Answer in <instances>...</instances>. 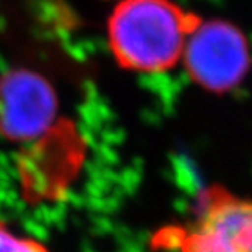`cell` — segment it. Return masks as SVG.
<instances>
[{
	"label": "cell",
	"mask_w": 252,
	"mask_h": 252,
	"mask_svg": "<svg viewBox=\"0 0 252 252\" xmlns=\"http://www.w3.org/2000/svg\"><path fill=\"white\" fill-rule=\"evenodd\" d=\"M201 22L173 0H120L108 17V46L119 67L163 73L181 61L189 37Z\"/></svg>",
	"instance_id": "obj_1"
},
{
	"label": "cell",
	"mask_w": 252,
	"mask_h": 252,
	"mask_svg": "<svg viewBox=\"0 0 252 252\" xmlns=\"http://www.w3.org/2000/svg\"><path fill=\"white\" fill-rule=\"evenodd\" d=\"M152 248L173 252H252V197L216 184L205 187L197 196L191 218L158 229Z\"/></svg>",
	"instance_id": "obj_2"
},
{
	"label": "cell",
	"mask_w": 252,
	"mask_h": 252,
	"mask_svg": "<svg viewBox=\"0 0 252 252\" xmlns=\"http://www.w3.org/2000/svg\"><path fill=\"white\" fill-rule=\"evenodd\" d=\"M181 61L196 85L208 93L225 94L237 88L249 73V40L228 20H202L189 37Z\"/></svg>",
	"instance_id": "obj_3"
},
{
	"label": "cell",
	"mask_w": 252,
	"mask_h": 252,
	"mask_svg": "<svg viewBox=\"0 0 252 252\" xmlns=\"http://www.w3.org/2000/svg\"><path fill=\"white\" fill-rule=\"evenodd\" d=\"M57 93L52 84L29 68H11L0 76V135L26 143L43 135L55 122Z\"/></svg>",
	"instance_id": "obj_4"
},
{
	"label": "cell",
	"mask_w": 252,
	"mask_h": 252,
	"mask_svg": "<svg viewBox=\"0 0 252 252\" xmlns=\"http://www.w3.org/2000/svg\"><path fill=\"white\" fill-rule=\"evenodd\" d=\"M0 252H50L41 242L15 234L0 220Z\"/></svg>",
	"instance_id": "obj_5"
}]
</instances>
